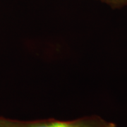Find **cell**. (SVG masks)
Segmentation results:
<instances>
[{
    "mask_svg": "<svg viewBox=\"0 0 127 127\" xmlns=\"http://www.w3.org/2000/svg\"><path fill=\"white\" fill-rule=\"evenodd\" d=\"M0 127H117V125L98 115L86 116L68 121L55 119L22 121L0 117Z\"/></svg>",
    "mask_w": 127,
    "mask_h": 127,
    "instance_id": "6da1fadb",
    "label": "cell"
},
{
    "mask_svg": "<svg viewBox=\"0 0 127 127\" xmlns=\"http://www.w3.org/2000/svg\"><path fill=\"white\" fill-rule=\"evenodd\" d=\"M108 5L112 9H122L127 6V0H95Z\"/></svg>",
    "mask_w": 127,
    "mask_h": 127,
    "instance_id": "7a4b0ae2",
    "label": "cell"
}]
</instances>
